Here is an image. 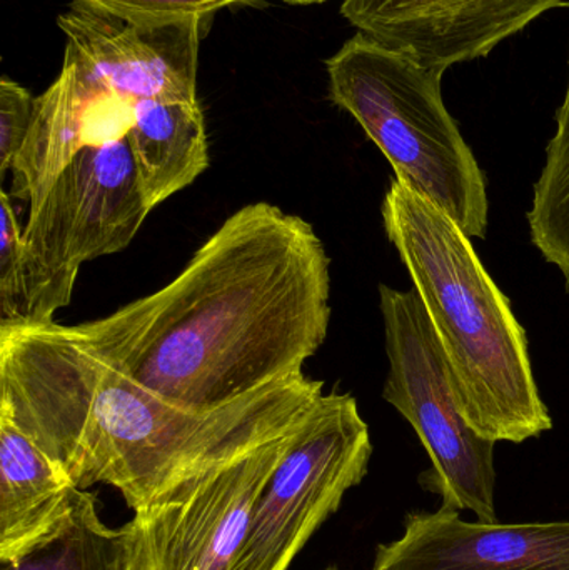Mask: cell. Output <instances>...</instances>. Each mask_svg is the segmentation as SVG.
<instances>
[{
    "mask_svg": "<svg viewBox=\"0 0 569 570\" xmlns=\"http://www.w3.org/2000/svg\"><path fill=\"white\" fill-rule=\"evenodd\" d=\"M330 267L313 224L247 204L176 279L67 331L164 401L214 411L303 372L327 337Z\"/></svg>",
    "mask_w": 569,
    "mask_h": 570,
    "instance_id": "1",
    "label": "cell"
},
{
    "mask_svg": "<svg viewBox=\"0 0 569 570\" xmlns=\"http://www.w3.org/2000/svg\"><path fill=\"white\" fill-rule=\"evenodd\" d=\"M323 389L301 372L214 411H194L84 351L67 325H0V415L77 489L110 485L134 512L219 452L293 431Z\"/></svg>",
    "mask_w": 569,
    "mask_h": 570,
    "instance_id": "2",
    "label": "cell"
},
{
    "mask_svg": "<svg viewBox=\"0 0 569 570\" xmlns=\"http://www.w3.org/2000/svg\"><path fill=\"white\" fill-rule=\"evenodd\" d=\"M381 214L436 334L470 428L494 444H521L551 431L527 332L471 237L394 177Z\"/></svg>",
    "mask_w": 569,
    "mask_h": 570,
    "instance_id": "3",
    "label": "cell"
},
{
    "mask_svg": "<svg viewBox=\"0 0 569 570\" xmlns=\"http://www.w3.org/2000/svg\"><path fill=\"white\" fill-rule=\"evenodd\" d=\"M150 209L126 136L87 144L20 227L0 203V325L46 324L70 304L80 267L126 249Z\"/></svg>",
    "mask_w": 569,
    "mask_h": 570,
    "instance_id": "4",
    "label": "cell"
},
{
    "mask_svg": "<svg viewBox=\"0 0 569 570\" xmlns=\"http://www.w3.org/2000/svg\"><path fill=\"white\" fill-rule=\"evenodd\" d=\"M330 97L390 160L394 179L487 239V177L448 112L443 72L357 32L326 60Z\"/></svg>",
    "mask_w": 569,
    "mask_h": 570,
    "instance_id": "5",
    "label": "cell"
},
{
    "mask_svg": "<svg viewBox=\"0 0 569 570\" xmlns=\"http://www.w3.org/2000/svg\"><path fill=\"white\" fill-rule=\"evenodd\" d=\"M386 354L383 399L416 431L431 459L420 475L443 508L471 511L477 521L497 524L494 442L478 435L461 412L436 334L416 291L380 285Z\"/></svg>",
    "mask_w": 569,
    "mask_h": 570,
    "instance_id": "6",
    "label": "cell"
},
{
    "mask_svg": "<svg viewBox=\"0 0 569 570\" xmlns=\"http://www.w3.org/2000/svg\"><path fill=\"white\" fill-rule=\"evenodd\" d=\"M370 425L353 394H321L294 434L229 570H287L314 532L366 478Z\"/></svg>",
    "mask_w": 569,
    "mask_h": 570,
    "instance_id": "7",
    "label": "cell"
},
{
    "mask_svg": "<svg viewBox=\"0 0 569 570\" xmlns=\"http://www.w3.org/2000/svg\"><path fill=\"white\" fill-rule=\"evenodd\" d=\"M297 429L219 452L134 512L150 569L229 570Z\"/></svg>",
    "mask_w": 569,
    "mask_h": 570,
    "instance_id": "8",
    "label": "cell"
},
{
    "mask_svg": "<svg viewBox=\"0 0 569 570\" xmlns=\"http://www.w3.org/2000/svg\"><path fill=\"white\" fill-rule=\"evenodd\" d=\"M199 17L136 22L73 0L57 17L63 59L82 67L127 104L146 99L197 102Z\"/></svg>",
    "mask_w": 569,
    "mask_h": 570,
    "instance_id": "9",
    "label": "cell"
},
{
    "mask_svg": "<svg viewBox=\"0 0 569 570\" xmlns=\"http://www.w3.org/2000/svg\"><path fill=\"white\" fill-rule=\"evenodd\" d=\"M569 0H344L357 32L428 69L490 56L501 42Z\"/></svg>",
    "mask_w": 569,
    "mask_h": 570,
    "instance_id": "10",
    "label": "cell"
},
{
    "mask_svg": "<svg viewBox=\"0 0 569 570\" xmlns=\"http://www.w3.org/2000/svg\"><path fill=\"white\" fill-rule=\"evenodd\" d=\"M371 570H569V521L467 522L460 511H413Z\"/></svg>",
    "mask_w": 569,
    "mask_h": 570,
    "instance_id": "11",
    "label": "cell"
},
{
    "mask_svg": "<svg viewBox=\"0 0 569 570\" xmlns=\"http://www.w3.org/2000/svg\"><path fill=\"white\" fill-rule=\"evenodd\" d=\"M130 122L133 104L63 59L56 82L33 102L32 124L12 166L16 196L37 203L84 146L126 136Z\"/></svg>",
    "mask_w": 569,
    "mask_h": 570,
    "instance_id": "12",
    "label": "cell"
},
{
    "mask_svg": "<svg viewBox=\"0 0 569 570\" xmlns=\"http://www.w3.org/2000/svg\"><path fill=\"white\" fill-rule=\"evenodd\" d=\"M77 491L56 461L0 415V564L53 538L72 515Z\"/></svg>",
    "mask_w": 569,
    "mask_h": 570,
    "instance_id": "13",
    "label": "cell"
},
{
    "mask_svg": "<svg viewBox=\"0 0 569 570\" xmlns=\"http://www.w3.org/2000/svg\"><path fill=\"white\" fill-rule=\"evenodd\" d=\"M127 139L150 210L189 187L209 167L199 100H139L133 106Z\"/></svg>",
    "mask_w": 569,
    "mask_h": 570,
    "instance_id": "14",
    "label": "cell"
},
{
    "mask_svg": "<svg viewBox=\"0 0 569 570\" xmlns=\"http://www.w3.org/2000/svg\"><path fill=\"white\" fill-rule=\"evenodd\" d=\"M92 492L79 489L69 521L49 541L0 570H153L136 519L107 528Z\"/></svg>",
    "mask_w": 569,
    "mask_h": 570,
    "instance_id": "15",
    "label": "cell"
},
{
    "mask_svg": "<svg viewBox=\"0 0 569 570\" xmlns=\"http://www.w3.org/2000/svg\"><path fill=\"white\" fill-rule=\"evenodd\" d=\"M528 226L531 243L548 264L560 269L569 292V77L557 112V132L548 144L547 163L534 184Z\"/></svg>",
    "mask_w": 569,
    "mask_h": 570,
    "instance_id": "16",
    "label": "cell"
},
{
    "mask_svg": "<svg viewBox=\"0 0 569 570\" xmlns=\"http://www.w3.org/2000/svg\"><path fill=\"white\" fill-rule=\"evenodd\" d=\"M84 6L112 16L122 17L136 22H154V20L189 19L206 16L246 0H76Z\"/></svg>",
    "mask_w": 569,
    "mask_h": 570,
    "instance_id": "17",
    "label": "cell"
},
{
    "mask_svg": "<svg viewBox=\"0 0 569 570\" xmlns=\"http://www.w3.org/2000/svg\"><path fill=\"white\" fill-rule=\"evenodd\" d=\"M33 99L29 90L3 77L0 80V173L12 170L19 157L33 116Z\"/></svg>",
    "mask_w": 569,
    "mask_h": 570,
    "instance_id": "18",
    "label": "cell"
},
{
    "mask_svg": "<svg viewBox=\"0 0 569 570\" xmlns=\"http://www.w3.org/2000/svg\"><path fill=\"white\" fill-rule=\"evenodd\" d=\"M283 2L296 3V6H306V3H323L326 2V0H283Z\"/></svg>",
    "mask_w": 569,
    "mask_h": 570,
    "instance_id": "19",
    "label": "cell"
},
{
    "mask_svg": "<svg viewBox=\"0 0 569 570\" xmlns=\"http://www.w3.org/2000/svg\"><path fill=\"white\" fill-rule=\"evenodd\" d=\"M326 570H340L337 568H327Z\"/></svg>",
    "mask_w": 569,
    "mask_h": 570,
    "instance_id": "20",
    "label": "cell"
}]
</instances>
